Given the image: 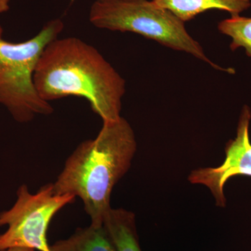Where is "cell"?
Masks as SVG:
<instances>
[{
    "label": "cell",
    "instance_id": "obj_9",
    "mask_svg": "<svg viewBox=\"0 0 251 251\" xmlns=\"http://www.w3.org/2000/svg\"><path fill=\"white\" fill-rule=\"evenodd\" d=\"M50 251H117L102 226L77 228L71 237L50 246Z\"/></svg>",
    "mask_w": 251,
    "mask_h": 251
},
{
    "label": "cell",
    "instance_id": "obj_8",
    "mask_svg": "<svg viewBox=\"0 0 251 251\" xmlns=\"http://www.w3.org/2000/svg\"><path fill=\"white\" fill-rule=\"evenodd\" d=\"M103 226L117 251H142L131 211L110 208L104 216Z\"/></svg>",
    "mask_w": 251,
    "mask_h": 251
},
{
    "label": "cell",
    "instance_id": "obj_3",
    "mask_svg": "<svg viewBox=\"0 0 251 251\" xmlns=\"http://www.w3.org/2000/svg\"><path fill=\"white\" fill-rule=\"evenodd\" d=\"M63 29L62 21L54 19L23 42H9L0 35V103L19 123L53 112L49 102L36 91L34 74L44 49L58 38Z\"/></svg>",
    "mask_w": 251,
    "mask_h": 251
},
{
    "label": "cell",
    "instance_id": "obj_5",
    "mask_svg": "<svg viewBox=\"0 0 251 251\" xmlns=\"http://www.w3.org/2000/svg\"><path fill=\"white\" fill-rule=\"evenodd\" d=\"M75 198L72 194H55L52 183L43 186L35 194L29 192L27 185H21L14 205L0 213V227H8L0 234V250L25 247L50 251L47 239L50 224L55 214L74 202Z\"/></svg>",
    "mask_w": 251,
    "mask_h": 251
},
{
    "label": "cell",
    "instance_id": "obj_12",
    "mask_svg": "<svg viewBox=\"0 0 251 251\" xmlns=\"http://www.w3.org/2000/svg\"><path fill=\"white\" fill-rule=\"evenodd\" d=\"M0 251H35L34 249L25 247H11L9 249H1Z\"/></svg>",
    "mask_w": 251,
    "mask_h": 251
},
{
    "label": "cell",
    "instance_id": "obj_4",
    "mask_svg": "<svg viewBox=\"0 0 251 251\" xmlns=\"http://www.w3.org/2000/svg\"><path fill=\"white\" fill-rule=\"evenodd\" d=\"M89 18L95 27L135 33L191 54L222 72L235 73L233 69H224L208 59L201 44L188 34L184 23L152 0H96Z\"/></svg>",
    "mask_w": 251,
    "mask_h": 251
},
{
    "label": "cell",
    "instance_id": "obj_2",
    "mask_svg": "<svg viewBox=\"0 0 251 251\" xmlns=\"http://www.w3.org/2000/svg\"><path fill=\"white\" fill-rule=\"evenodd\" d=\"M136 148L125 119L103 122L97 138L81 143L67 158L53 183L54 193L80 198L91 224L102 226L114 186L129 170Z\"/></svg>",
    "mask_w": 251,
    "mask_h": 251
},
{
    "label": "cell",
    "instance_id": "obj_7",
    "mask_svg": "<svg viewBox=\"0 0 251 251\" xmlns=\"http://www.w3.org/2000/svg\"><path fill=\"white\" fill-rule=\"evenodd\" d=\"M158 6L187 22L211 9L227 11L231 16H240L251 6V0H152Z\"/></svg>",
    "mask_w": 251,
    "mask_h": 251
},
{
    "label": "cell",
    "instance_id": "obj_11",
    "mask_svg": "<svg viewBox=\"0 0 251 251\" xmlns=\"http://www.w3.org/2000/svg\"><path fill=\"white\" fill-rule=\"evenodd\" d=\"M11 0H0V14L6 12L10 9ZM3 29L0 25V35L2 36Z\"/></svg>",
    "mask_w": 251,
    "mask_h": 251
},
{
    "label": "cell",
    "instance_id": "obj_6",
    "mask_svg": "<svg viewBox=\"0 0 251 251\" xmlns=\"http://www.w3.org/2000/svg\"><path fill=\"white\" fill-rule=\"evenodd\" d=\"M251 109L244 105L239 117L237 136L226 145V159L222 165L217 168H199L193 171L188 177L192 184H202L209 188L216 204L221 207L226 204L224 186L227 180L237 175L251 176Z\"/></svg>",
    "mask_w": 251,
    "mask_h": 251
},
{
    "label": "cell",
    "instance_id": "obj_1",
    "mask_svg": "<svg viewBox=\"0 0 251 251\" xmlns=\"http://www.w3.org/2000/svg\"><path fill=\"white\" fill-rule=\"evenodd\" d=\"M34 82L46 101L82 97L103 122L121 117L125 80L97 49L78 38L50 43L36 65Z\"/></svg>",
    "mask_w": 251,
    "mask_h": 251
},
{
    "label": "cell",
    "instance_id": "obj_10",
    "mask_svg": "<svg viewBox=\"0 0 251 251\" xmlns=\"http://www.w3.org/2000/svg\"><path fill=\"white\" fill-rule=\"evenodd\" d=\"M220 32L232 39L231 50L244 49L246 54L251 58V17L231 16L221 21L218 25Z\"/></svg>",
    "mask_w": 251,
    "mask_h": 251
}]
</instances>
